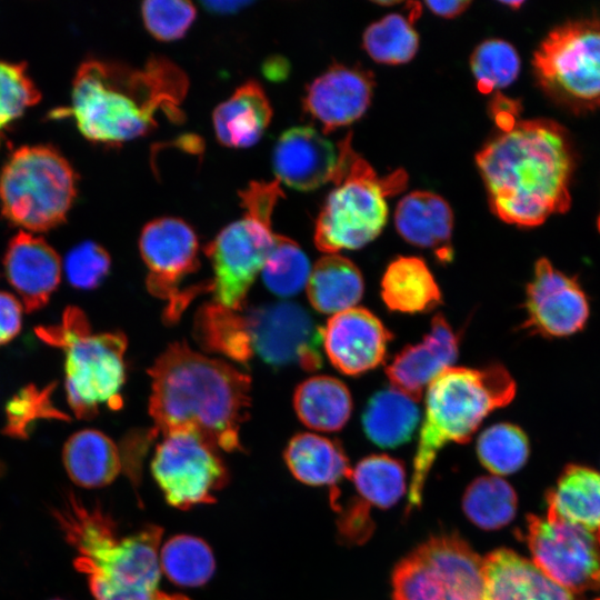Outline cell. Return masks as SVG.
Instances as JSON below:
<instances>
[{
	"label": "cell",
	"mask_w": 600,
	"mask_h": 600,
	"mask_svg": "<svg viewBox=\"0 0 600 600\" xmlns=\"http://www.w3.org/2000/svg\"><path fill=\"white\" fill-rule=\"evenodd\" d=\"M501 106L496 113L501 131L476 162L491 211L507 223L536 227L570 207L571 147L556 122L517 120L514 102Z\"/></svg>",
	"instance_id": "cell-1"
},
{
	"label": "cell",
	"mask_w": 600,
	"mask_h": 600,
	"mask_svg": "<svg viewBox=\"0 0 600 600\" xmlns=\"http://www.w3.org/2000/svg\"><path fill=\"white\" fill-rule=\"evenodd\" d=\"M187 91V74L166 57L152 56L142 68L87 58L73 76L70 106L54 113L71 116L88 140L116 147L150 133L160 112L182 121Z\"/></svg>",
	"instance_id": "cell-2"
},
{
	"label": "cell",
	"mask_w": 600,
	"mask_h": 600,
	"mask_svg": "<svg viewBox=\"0 0 600 600\" xmlns=\"http://www.w3.org/2000/svg\"><path fill=\"white\" fill-rule=\"evenodd\" d=\"M149 376L156 433L191 431L216 449H241L239 430L251 404L248 374L176 342L157 358Z\"/></svg>",
	"instance_id": "cell-3"
},
{
	"label": "cell",
	"mask_w": 600,
	"mask_h": 600,
	"mask_svg": "<svg viewBox=\"0 0 600 600\" xmlns=\"http://www.w3.org/2000/svg\"><path fill=\"white\" fill-rule=\"evenodd\" d=\"M54 517L74 549V567L96 600H152L160 580L162 529L149 524L121 536L99 506L88 507L68 493Z\"/></svg>",
	"instance_id": "cell-4"
},
{
	"label": "cell",
	"mask_w": 600,
	"mask_h": 600,
	"mask_svg": "<svg viewBox=\"0 0 600 600\" xmlns=\"http://www.w3.org/2000/svg\"><path fill=\"white\" fill-rule=\"evenodd\" d=\"M516 390L514 379L500 363L483 368L452 366L428 386L409 487L410 509L421 503L438 452L449 442H468L492 411L513 400Z\"/></svg>",
	"instance_id": "cell-5"
},
{
	"label": "cell",
	"mask_w": 600,
	"mask_h": 600,
	"mask_svg": "<svg viewBox=\"0 0 600 600\" xmlns=\"http://www.w3.org/2000/svg\"><path fill=\"white\" fill-rule=\"evenodd\" d=\"M43 342L64 354L66 393L78 419H92L101 407H122L127 338L120 331L93 333L84 312L66 308L61 322L34 329Z\"/></svg>",
	"instance_id": "cell-6"
},
{
	"label": "cell",
	"mask_w": 600,
	"mask_h": 600,
	"mask_svg": "<svg viewBox=\"0 0 600 600\" xmlns=\"http://www.w3.org/2000/svg\"><path fill=\"white\" fill-rule=\"evenodd\" d=\"M350 134L339 142V168L314 227V244L327 254L360 249L386 226V198L402 191L407 174L398 170L379 177L351 147Z\"/></svg>",
	"instance_id": "cell-7"
},
{
	"label": "cell",
	"mask_w": 600,
	"mask_h": 600,
	"mask_svg": "<svg viewBox=\"0 0 600 600\" xmlns=\"http://www.w3.org/2000/svg\"><path fill=\"white\" fill-rule=\"evenodd\" d=\"M77 182L74 168L54 146H21L0 169L1 213L21 230H50L66 220Z\"/></svg>",
	"instance_id": "cell-8"
},
{
	"label": "cell",
	"mask_w": 600,
	"mask_h": 600,
	"mask_svg": "<svg viewBox=\"0 0 600 600\" xmlns=\"http://www.w3.org/2000/svg\"><path fill=\"white\" fill-rule=\"evenodd\" d=\"M239 197L244 216L204 248L213 270L209 291L214 303L230 310L244 308L247 293L272 250L271 216L283 193L273 182L253 181Z\"/></svg>",
	"instance_id": "cell-9"
},
{
	"label": "cell",
	"mask_w": 600,
	"mask_h": 600,
	"mask_svg": "<svg viewBox=\"0 0 600 600\" xmlns=\"http://www.w3.org/2000/svg\"><path fill=\"white\" fill-rule=\"evenodd\" d=\"M393 600H487L484 562L457 536L434 537L394 569Z\"/></svg>",
	"instance_id": "cell-10"
},
{
	"label": "cell",
	"mask_w": 600,
	"mask_h": 600,
	"mask_svg": "<svg viewBox=\"0 0 600 600\" xmlns=\"http://www.w3.org/2000/svg\"><path fill=\"white\" fill-rule=\"evenodd\" d=\"M542 86L576 104L600 102V21L584 19L553 29L533 56Z\"/></svg>",
	"instance_id": "cell-11"
},
{
	"label": "cell",
	"mask_w": 600,
	"mask_h": 600,
	"mask_svg": "<svg viewBox=\"0 0 600 600\" xmlns=\"http://www.w3.org/2000/svg\"><path fill=\"white\" fill-rule=\"evenodd\" d=\"M251 356L274 368L298 364L314 371L322 363V328L296 302L278 301L241 309Z\"/></svg>",
	"instance_id": "cell-12"
},
{
	"label": "cell",
	"mask_w": 600,
	"mask_h": 600,
	"mask_svg": "<svg viewBox=\"0 0 600 600\" xmlns=\"http://www.w3.org/2000/svg\"><path fill=\"white\" fill-rule=\"evenodd\" d=\"M151 471L168 503L178 509L213 502L214 493L228 481L216 448L191 431L164 434Z\"/></svg>",
	"instance_id": "cell-13"
},
{
	"label": "cell",
	"mask_w": 600,
	"mask_h": 600,
	"mask_svg": "<svg viewBox=\"0 0 600 600\" xmlns=\"http://www.w3.org/2000/svg\"><path fill=\"white\" fill-rule=\"evenodd\" d=\"M533 564L572 593L600 587V541L588 530L546 516L528 519Z\"/></svg>",
	"instance_id": "cell-14"
},
{
	"label": "cell",
	"mask_w": 600,
	"mask_h": 600,
	"mask_svg": "<svg viewBox=\"0 0 600 600\" xmlns=\"http://www.w3.org/2000/svg\"><path fill=\"white\" fill-rule=\"evenodd\" d=\"M139 250L148 268L147 287L151 294L168 301L163 319L172 323L190 302L179 286L199 269L198 237L179 218H158L143 227Z\"/></svg>",
	"instance_id": "cell-15"
},
{
	"label": "cell",
	"mask_w": 600,
	"mask_h": 600,
	"mask_svg": "<svg viewBox=\"0 0 600 600\" xmlns=\"http://www.w3.org/2000/svg\"><path fill=\"white\" fill-rule=\"evenodd\" d=\"M523 328L546 338H564L582 330L590 306L577 277L540 258L526 288Z\"/></svg>",
	"instance_id": "cell-16"
},
{
	"label": "cell",
	"mask_w": 600,
	"mask_h": 600,
	"mask_svg": "<svg viewBox=\"0 0 600 600\" xmlns=\"http://www.w3.org/2000/svg\"><path fill=\"white\" fill-rule=\"evenodd\" d=\"M392 334L366 308L332 314L322 328V349L331 364L347 376H359L380 366Z\"/></svg>",
	"instance_id": "cell-17"
},
{
	"label": "cell",
	"mask_w": 600,
	"mask_h": 600,
	"mask_svg": "<svg viewBox=\"0 0 600 600\" xmlns=\"http://www.w3.org/2000/svg\"><path fill=\"white\" fill-rule=\"evenodd\" d=\"M460 336L441 313L432 318L429 332L406 346L386 367L391 387L419 401L428 386L452 367L459 353Z\"/></svg>",
	"instance_id": "cell-18"
},
{
	"label": "cell",
	"mask_w": 600,
	"mask_h": 600,
	"mask_svg": "<svg viewBox=\"0 0 600 600\" xmlns=\"http://www.w3.org/2000/svg\"><path fill=\"white\" fill-rule=\"evenodd\" d=\"M61 259L42 237L19 230L8 242L3 256L7 280L28 312L42 309L58 289Z\"/></svg>",
	"instance_id": "cell-19"
},
{
	"label": "cell",
	"mask_w": 600,
	"mask_h": 600,
	"mask_svg": "<svg viewBox=\"0 0 600 600\" xmlns=\"http://www.w3.org/2000/svg\"><path fill=\"white\" fill-rule=\"evenodd\" d=\"M272 164L279 182L310 191L333 182L339 168V151L316 129L294 127L278 139Z\"/></svg>",
	"instance_id": "cell-20"
},
{
	"label": "cell",
	"mask_w": 600,
	"mask_h": 600,
	"mask_svg": "<svg viewBox=\"0 0 600 600\" xmlns=\"http://www.w3.org/2000/svg\"><path fill=\"white\" fill-rule=\"evenodd\" d=\"M372 88L370 72L334 64L309 86L303 109L329 132L350 124L367 111Z\"/></svg>",
	"instance_id": "cell-21"
},
{
	"label": "cell",
	"mask_w": 600,
	"mask_h": 600,
	"mask_svg": "<svg viewBox=\"0 0 600 600\" xmlns=\"http://www.w3.org/2000/svg\"><path fill=\"white\" fill-rule=\"evenodd\" d=\"M394 224L407 242L431 250L443 264L452 261L453 213L440 196L413 191L403 197L394 212Z\"/></svg>",
	"instance_id": "cell-22"
},
{
	"label": "cell",
	"mask_w": 600,
	"mask_h": 600,
	"mask_svg": "<svg viewBox=\"0 0 600 600\" xmlns=\"http://www.w3.org/2000/svg\"><path fill=\"white\" fill-rule=\"evenodd\" d=\"M487 600H577L553 582L531 560L508 549L483 558Z\"/></svg>",
	"instance_id": "cell-23"
},
{
	"label": "cell",
	"mask_w": 600,
	"mask_h": 600,
	"mask_svg": "<svg viewBox=\"0 0 600 600\" xmlns=\"http://www.w3.org/2000/svg\"><path fill=\"white\" fill-rule=\"evenodd\" d=\"M213 128L220 143L251 147L260 140L272 118V108L262 87L247 81L213 111Z\"/></svg>",
	"instance_id": "cell-24"
},
{
	"label": "cell",
	"mask_w": 600,
	"mask_h": 600,
	"mask_svg": "<svg viewBox=\"0 0 600 600\" xmlns=\"http://www.w3.org/2000/svg\"><path fill=\"white\" fill-rule=\"evenodd\" d=\"M62 459L70 479L83 488L111 483L124 466L119 447L96 429L71 434L63 446Z\"/></svg>",
	"instance_id": "cell-25"
},
{
	"label": "cell",
	"mask_w": 600,
	"mask_h": 600,
	"mask_svg": "<svg viewBox=\"0 0 600 600\" xmlns=\"http://www.w3.org/2000/svg\"><path fill=\"white\" fill-rule=\"evenodd\" d=\"M381 298L389 310L409 314L428 312L442 302L433 273L421 258L412 256H400L388 264Z\"/></svg>",
	"instance_id": "cell-26"
},
{
	"label": "cell",
	"mask_w": 600,
	"mask_h": 600,
	"mask_svg": "<svg viewBox=\"0 0 600 600\" xmlns=\"http://www.w3.org/2000/svg\"><path fill=\"white\" fill-rule=\"evenodd\" d=\"M547 516L581 527L600 541V473L568 466L548 496Z\"/></svg>",
	"instance_id": "cell-27"
},
{
	"label": "cell",
	"mask_w": 600,
	"mask_h": 600,
	"mask_svg": "<svg viewBox=\"0 0 600 600\" xmlns=\"http://www.w3.org/2000/svg\"><path fill=\"white\" fill-rule=\"evenodd\" d=\"M284 460L294 478L309 486H332L352 471L337 441L311 432L290 439Z\"/></svg>",
	"instance_id": "cell-28"
},
{
	"label": "cell",
	"mask_w": 600,
	"mask_h": 600,
	"mask_svg": "<svg viewBox=\"0 0 600 600\" xmlns=\"http://www.w3.org/2000/svg\"><path fill=\"white\" fill-rule=\"evenodd\" d=\"M364 282L359 268L339 254H327L311 268L306 291L319 312L336 314L354 308L361 300Z\"/></svg>",
	"instance_id": "cell-29"
},
{
	"label": "cell",
	"mask_w": 600,
	"mask_h": 600,
	"mask_svg": "<svg viewBox=\"0 0 600 600\" xmlns=\"http://www.w3.org/2000/svg\"><path fill=\"white\" fill-rule=\"evenodd\" d=\"M419 420L417 401L392 387L373 393L361 416L366 436L381 448H396L408 442Z\"/></svg>",
	"instance_id": "cell-30"
},
{
	"label": "cell",
	"mask_w": 600,
	"mask_h": 600,
	"mask_svg": "<svg viewBox=\"0 0 600 600\" xmlns=\"http://www.w3.org/2000/svg\"><path fill=\"white\" fill-rule=\"evenodd\" d=\"M294 411L308 428L338 431L352 412V398L347 386L337 378L314 376L302 381L293 394Z\"/></svg>",
	"instance_id": "cell-31"
},
{
	"label": "cell",
	"mask_w": 600,
	"mask_h": 600,
	"mask_svg": "<svg viewBox=\"0 0 600 600\" xmlns=\"http://www.w3.org/2000/svg\"><path fill=\"white\" fill-rule=\"evenodd\" d=\"M160 570L181 587H199L213 574L216 561L210 547L201 539L178 534L159 551Z\"/></svg>",
	"instance_id": "cell-32"
},
{
	"label": "cell",
	"mask_w": 600,
	"mask_h": 600,
	"mask_svg": "<svg viewBox=\"0 0 600 600\" xmlns=\"http://www.w3.org/2000/svg\"><path fill=\"white\" fill-rule=\"evenodd\" d=\"M463 510L480 528L498 529L514 517L517 496L501 477H480L468 487L463 496Z\"/></svg>",
	"instance_id": "cell-33"
},
{
	"label": "cell",
	"mask_w": 600,
	"mask_h": 600,
	"mask_svg": "<svg viewBox=\"0 0 600 600\" xmlns=\"http://www.w3.org/2000/svg\"><path fill=\"white\" fill-rule=\"evenodd\" d=\"M350 478L361 497L379 508L393 506L406 490L403 464L386 454L366 457L351 471Z\"/></svg>",
	"instance_id": "cell-34"
},
{
	"label": "cell",
	"mask_w": 600,
	"mask_h": 600,
	"mask_svg": "<svg viewBox=\"0 0 600 600\" xmlns=\"http://www.w3.org/2000/svg\"><path fill=\"white\" fill-rule=\"evenodd\" d=\"M311 266L299 244L276 233L274 243L262 269L264 286L280 298H290L306 288Z\"/></svg>",
	"instance_id": "cell-35"
},
{
	"label": "cell",
	"mask_w": 600,
	"mask_h": 600,
	"mask_svg": "<svg viewBox=\"0 0 600 600\" xmlns=\"http://www.w3.org/2000/svg\"><path fill=\"white\" fill-rule=\"evenodd\" d=\"M530 452L524 431L509 422L492 424L477 441L480 462L494 476H506L521 469Z\"/></svg>",
	"instance_id": "cell-36"
},
{
	"label": "cell",
	"mask_w": 600,
	"mask_h": 600,
	"mask_svg": "<svg viewBox=\"0 0 600 600\" xmlns=\"http://www.w3.org/2000/svg\"><path fill=\"white\" fill-rule=\"evenodd\" d=\"M408 19L390 13L370 24L363 33V48L377 62L401 64L417 53L419 37Z\"/></svg>",
	"instance_id": "cell-37"
},
{
	"label": "cell",
	"mask_w": 600,
	"mask_h": 600,
	"mask_svg": "<svg viewBox=\"0 0 600 600\" xmlns=\"http://www.w3.org/2000/svg\"><path fill=\"white\" fill-rule=\"evenodd\" d=\"M470 66L478 90L490 93L510 86L517 79L520 71V58L509 42L490 39L474 49Z\"/></svg>",
	"instance_id": "cell-38"
},
{
	"label": "cell",
	"mask_w": 600,
	"mask_h": 600,
	"mask_svg": "<svg viewBox=\"0 0 600 600\" xmlns=\"http://www.w3.org/2000/svg\"><path fill=\"white\" fill-rule=\"evenodd\" d=\"M56 384L50 383L43 389L28 384L19 390L7 402L2 433L16 439H27L31 426L40 419L69 421L70 417L52 403L51 394Z\"/></svg>",
	"instance_id": "cell-39"
},
{
	"label": "cell",
	"mask_w": 600,
	"mask_h": 600,
	"mask_svg": "<svg viewBox=\"0 0 600 600\" xmlns=\"http://www.w3.org/2000/svg\"><path fill=\"white\" fill-rule=\"evenodd\" d=\"M41 99V91L30 77L26 62L0 59V134Z\"/></svg>",
	"instance_id": "cell-40"
},
{
	"label": "cell",
	"mask_w": 600,
	"mask_h": 600,
	"mask_svg": "<svg viewBox=\"0 0 600 600\" xmlns=\"http://www.w3.org/2000/svg\"><path fill=\"white\" fill-rule=\"evenodd\" d=\"M141 12L148 31L162 41L184 36L197 14L194 6L182 0H148L141 4Z\"/></svg>",
	"instance_id": "cell-41"
},
{
	"label": "cell",
	"mask_w": 600,
	"mask_h": 600,
	"mask_svg": "<svg viewBox=\"0 0 600 600\" xmlns=\"http://www.w3.org/2000/svg\"><path fill=\"white\" fill-rule=\"evenodd\" d=\"M64 272L69 283L81 290L97 288L108 276L111 259L99 243L86 240L69 250L64 258Z\"/></svg>",
	"instance_id": "cell-42"
},
{
	"label": "cell",
	"mask_w": 600,
	"mask_h": 600,
	"mask_svg": "<svg viewBox=\"0 0 600 600\" xmlns=\"http://www.w3.org/2000/svg\"><path fill=\"white\" fill-rule=\"evenodd\" d=\"M22 304L9 292L0 291V346L14 339L21 330Z\"/></svg>",
	"instance_id": "cell-43"
},
{
	"label": "cell",
	"mask_w": 600,
	"mask_h": 600,
	"mask_svg": "<svg viewBox=\"0 0 600 600\" xmlns=\"http://www.w3.org/2000/svg\"><path fill=\"white\" fill-rule=\"evenodd\" d=\"M471 4L470 1H427L426 6L437 16L452 18Z\"/></svg>",
	"instance_id": "cell-44"
},
{
	"label": "cell",
	"mask_w": 600,
	"mask_h": 600,
	"mask_svg": "<svg viewBox=\"0 0 600 600\" xmlns=\"http://www.w3.org/2000/svg\"><path fill=\"white\" fill-rule=\"evenodd\" d=\"M247 4H249L248 1H207V2H203V6H206L208 10L219 12V13H230Z\"/></svg>",
	"instance_id": "cell-45"
},
{
	"label": "cell",
	"mask_w": 600,
	"mask_h": 600,
	"mask_svg": "<svg viewBox=\"0 0 600 600\" xmlns=\"http://www.w3.org/2000/svg\"><path fill=\"white\" fill-rule=\"evenodd\" d=\"M264 72L271 79L283 78L284 73L288 72L287 63L282 59L273 58L272 61L267 62Z\"/></svg>",
	"instance_id": "cell-46"
},
{
	"label": "cell",
	"mask_w": 600,
	"mask_h": 600,
	"mask_svg": "<svg viewBox=\"0 0 600 600\" xmlns=\"http://www.w3.org/2000/svg\"><path fill=\"white\" fill-rule=\"evenodd\" d=\"M152 600H189V599L181 594H168V593L158 591Z\"/></svg>",
	"instance_id": "cell-47"
},
{
	"label": "cell",
	"mask_w": 600,
	"mask_h": 600,
	"mask_svg": "<svg viewBox=\"0 0 600 600\" xmlns=\"http://www.w3.org/2000/svg\"><path fill=\"white\" fill-rule=\"evenodd\" d=\"M504 3L508 4V6L519 7L522 2L521 1H513V2L508 1V2H504Z\"/></svg>",
	"instance_id": "cell-48"
},
{
	"label": "cell",
	"mask_w": 600,
	"mask_h": 600,
	"mask_svg": "<svg viewBox=\"0 0 600 600\" xmlns=\"http://www.w3.org/2000/svg\"><path fill=\"white\" fill-rule=\"evenodd\" d=\"M598 229L600 231V216H599V219H598Z\"/></svg>",
	"instance_id": "cell-49"
}]
</instances>
